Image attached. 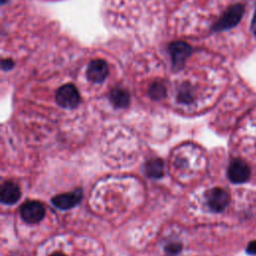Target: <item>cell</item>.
<instances>
[{
    "label": "cell",
    "instance_id": "1",
    "mask_svg": "<svg viewBox=\"0 0 256 256\" xmlns=\"http://www.w3.org/2000/svg\"><path fill=\"white\" fill-rule=\"evenodd\" d=\"M243 13H244L243 5L241 4L232 5L213 25L212 30L214 32H220L236 26L241 20Z\"/></svg>",
    "mask_w": 256,
    "mask_h": 256
},
{
    "label": "cell",
    "instance_id": "2",
    "mask_svg": "<svg viewBox=\"0 0 256 256\" xmlns=\"http://www.w3.org/2000/svg\"><path fill=\"white\" fill-rule=\"evenodd\" d=\"M56 103L67 109L76 108L80 103V94L73 84H65L61 86L55 94Z\"/></svg>",
    "mask_w": 256,
    "mask_h": 256
},
{
    "label": "cell",
    "instance_id": "3",
    "mask_svg": "<svg viewBox=\"0 0 256 256\" xmlns=\"http://www.w3.org/2000/svg\"><path fill=\"white\" fill-rule=\"evenodd\" d=\"M169 53L171 55L172 66L175 70L184 67L186 60L192 53V48L186 42L175 41L169 45Z\"/></svg>",
    "mask_w": 256,
    "mask_h": 256
},
{
    "label": "cell",
    "instance_id": "4",
    "mask_svg": "<svg viewBox=\"0 0 256 256\" xmlns=\"http://www.w3.org/2000/svg\"><path fill=\"white\" fill-rule=\"evenodd\" d=\"M206 201L208 207L214 212L223 211L229 204V194L222 188L215 187L209 190L206 194Z\"/></svg>",
    "mask_w": 256,
    "mask_h": 256
},
{
    "label": "cell",
    "instance_id": "5",
    "mask_svg": "<svg viewBox=\"0 0 256 256\" xmlns=\"http://www.w3.org/2000/svg\"><path fill=\"white\" fill-rule=\"evenodd\" d=\"M20 215L27 223H38L45 215V208L38 201H28L20 208Z\"/></svg>",
    "mask_w": 256,
    "mask_h": 256
},
{
    "label": "cell",
    "instance_id": "6",
    "mask_svg": "<svg viewBox=\"0 0 256 256\" xmlns=\"http://www.w3.org/2000/svg\"><path fill=\"white\" fill-rule=\"evenodd\" d=\"M87 78L94 83H101L103 82L108 74H109V67L106 61L103 59H94L92 60L87 67Z\"/></svg>",
    "mask_w": 256,
    "mask_h": 256
},
{
    "label": "cell",
    "instance_id": "7",
    "mask_svg": "<svg viewBox=\"0 0 256 256\" xmlns=\"http://www.w3.org/2000/svg\"><path fill=\"white\" fill-rule=\"evenodd\" d=\"M250 176L249 166L240 159L233 160L228 168V178L233 183H244Z\"/></svg>",
    "mask_w": 256,
    "mask_h": 256
},
{
    "label": "cell",
    "instance_id": "8",
    "mask_svg": "<svg viewBox=\"0 0 256 256\" xmlns=\"http://www.w3.org/2000/svg\"><path fill=\"white\" fill-rule=\"evenodd\" d=\"M82 197V192L80 189H76L72 192L63 193L56 195L52 198V203L54 206L61 210H67L76 206Z\"/></svg>",
    "mask_w": 256,
    "mask_h": 256
},
{
    "label": "cell",
    "instance_id": "9",
    "mask_svg": "<svg viewBox=\"0 0 256 256\" xmlns=\"http://www.w3.org/2000/svg\"><path fill=\"white\" fill-rule=\"evenodd\" d=\"M20 196H21L20 189L14 182L6 181L1 186L0 198L2 203L12 205L20 199Z\"/></svg>",
    "mask_w": 256,
    "mask_h": 256
},
{
    "label": "cell",
    "instance_id": "10",
    "mask_svg": "<svg viewBox=\"0 0 256 256\" xmlns=\"http://www.w3.org/2000/svg\"><path fill=\"white\" fill-rule=\"evenodd\" d=\"M109 99L115 107L126 108L130 103V94L126 89L116 87L110 91Z\"/></svg>",
    "mask_w": 256,
    "mask_h": 256
},
{
    "label": "cell",
    "instance_id": "11",
    "mask_svg": "<svg viewBox=\"0 0 256 256\" xmlns=\"http://www.w3.org/2000/svg\"><path fill=\"white\" fill-rule=\"evenodd\" d=\"M146 174L151 178H161L164 174V163L159 158L149 160L145 165Z\"/></svg>",
    "mask_w": 256,
    "mask_h": 256
},
{
    "label": "cell",
    "instance_id": "12",
    "mask_svg": "<svg viewBox=\"0 0 256 256\" xmlns=\"http://www.w3.org/2000/svg\"><path fill=\"white\" fill-rule=\"evenodd\" d=\"M148 94L153 100H160L166 96V87L161 81H155L150 85Z\"/></svg>",
    "mask_w": 256,
    "mask_h": 256
},
{
    "label": "cell",
    "instance_id": "13",
    "mask_svg": "<svg viewBox=\"0 0 256 256\" xmlns=\"http://www.w3.org/2000/svg\"><path fill=\"white\" fill-rule=\"evenodd\" d=\"M178 99H179V101L184 102V103L191 102L192 99H193V95H192V91H191L190 87H187L186 85H183L182 88L179 90Z\"/></svg>",
    "mask_w": 256,
    "mask_h": 256
},
{
    "label": "cell",
    "instance_id": "14",
    "mask_svg": "<svg viewBox=\"0 0 256 256\" xmlns=\"http://www.w3.org/2000/svg\"><path fill=\"white\" fill-rule=\"evenodd\" d=\"M165 250L168 254H177L181 250V245L179 243H169L165 247Z\"/></svg>",
    "mask_w": 256,
    "mask_h": 256
},
{
    "label": "cell",
    "instance_id": "15",
    "mask_svg": "<svg viewBox=\"0 0 256 256\" xmlns=\"http://www.w3.org/2000/svg\"><path fill=\"white\" fill-rule=\"evenodd\" d=\"M1 67H2V70H4V71L11 70L14 67V61L10 58L3 59L1 62Z\"/></svg>",
    "mask_w": 256,
    "mask_h": 256
},
{
    "label": "cell",
    "instance_id": "16",
    "mask_svg": "<svg viewBox=\"0 0 256 256\" xmlns=\"http://www.w3.org/2000/svg\"><path fill=\"white\" fill-rule=\"evenodd\" d=\"M246 251L249 254H256V240L252 241L248 244V246L246 248Z\"/></svg>",
    "mask_w": 256,
    "mask_h": 256
},
{
    "label": "cell",
    "instance_id": "17",
    "mask_svg": "<svg viewBox=\"0 0 256 256\" xmlns=\"http://www.w3.org/2000/svg\"><path fill=\"white\" fill-rule=\"evenodd\" d=\"M251 30H252L254 36L256 37V10H255V13H254V16H253V20H252V24H251Z\"/></svg>",
    "mask_w": 256,
    "mask_h": 256
},
{
    "label": "cell",
    "instance_id": "18",
    "mask_svg": "<svg viewBox=\"0 0 256 256\" xmlns=\"http://www.w3.org/2000/svg\"><path fill=\"white\" fill-rule=\"evenodd\" d=\"M50 256H66V255H64L63 253H60V252H55V253H53V254L50 255Z\"/></svg>",
    "mask_w": 256,
    "mask_h": 256
},
{
    "label": "cell",
    "instance_id": "19",
    "mask_svg": "<svg viewBox=\"0 0 256 256\" xmlns=\"http://www.w3.org/2000/svg\"><path fill=\"white\" fill-rule=\"evenodd\" d=\"M7 1H8V0H1V2H2V4H4V3H5V2H7Z\"/></svg>",
    "mask_w": 256,
    "mask_h": 256
}]
</instances>
